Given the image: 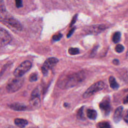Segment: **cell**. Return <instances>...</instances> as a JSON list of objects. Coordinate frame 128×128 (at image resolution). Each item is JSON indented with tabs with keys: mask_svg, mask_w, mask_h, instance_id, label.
Returning <instances> with one entry per match:
<instances>
[{
	"mask_svg": "<svg viewBox=\"0 0 128 128\" xmlns=\"http://www.w3.org/2000/svg\"><path fill=\"white\" fill-rule=\"evenodd\" d=\"M115 50L118 53H121L124 50V47L122 45L120 44H117L115 47Z\"/></svg>",
	"mask_w": 128,
	"mask_h": 128,
	"instance_id": "20",
	"label": "cell"
},
{
	"mask_svg": "<svg viewBox=\"0 0 128 128\" xmlns=\"http://www.w3.org/2000/svg\"><path fill=\"white\" fill-rule=\"evenodd\" d=\"M76 117L79 120H84V106L81 107L78 110L76 114Z\"/></svg>",
	"mask_w": 128,
	"mask_h": 128,
	"instance_id": "18",
	"label": "cell"
},
{
	"mask_svg": "<svg viewBox=\"0 0 128 128\" xmlns=\"http://www.w3.org/2000/svg\"><path fill=\"white\" fill-rule=\"evenodd\" d=\"M123 111V107L122 106H120L116 108L115 110L114 116H113V120L114 122L118 123L119 122L122 118Z\"/></svg>",
	"mask_w": 128,
	"mask_h": 128,
	"instance_id": "10",
	"label": "cell"
},
{
	"mask_svg": "<svg viewBox=\"0 0 128 128\" xmlns=\"http://www.w3.org/2000/svg\"><path fill=\"white\" fill-rule=\"evenodd\" d=\"M112 63H113L114 64H115V65H118V63H119V61H118V60L115 59V60H112Z\"/></svg>",
	"mask_w": 128,
	"mask_h": 128,
	"instance_id": "29",
	"label": "cell"
},
{
	"mask_svg": "<svg viewBox=\"0 0 128 128\" xmlns=\"http://www.w3.org/2000/svg\"><path fill=\"white\" fill-rule=\"evenodd\" d=\"M97 128H112L109 122L106 121H102L96 124Z\"/></svg>",
	"mask_w": 128,
	"mask_h": 128,
	"instance_id": "16",
	"label": "cell"
},
{
	"mask_svg": "<svg viewBox=\"0 0 128 128\" xmlns=\"http://www.w3.org/2000/svg\"><path fill=\"white\" fill-rule=\"evenodd\" d=\"M121 36V34L119 32H114L112 36V41L114 43H118L119 42Z\"/></svg>",
	"mask_w": 128,
	"mask_h": 128,
	"instance_id": "17",
	"label": "cell"
},
{
	"mask_svg": "<svg viewBox=\"0 0 128 128\" xmlns=\"http://www.w3.org/2000/svg\"><path fill=\"white\" fill-rule=\"evenodd\" d=\"M32 66V62L25 60L22 62L14 70V75L16 78H20L28 71Z\"/></svg>",
	"mask_w": 128,
	"mask_h": 128,
	"instance_id": "5",
	"label": "cell"
},
{
	"mask_svg": "<svg viewBox=\"0 0 128 128\" xmlns=\"http://www.w3.org/2000/svg\"><path fill=\"white\" fill-rule=\"evenodd\" d=\"M6 8L4 2V0H0V12H6Z\"/></svg>",
	"mask_w": 128,
	"mask_h": 128,
	"instance_id": "23",
	"label": "cell"
},
{
	"mask_svg": "<svg viewBox=\"0 0 128 128\" xmlns=\"http://www.w3.org/2000/svg\"><path fill=\"white\" fill-rule=\"evenodd\" d=\"M104 87V83L102 81L97 82L90 86L83 94V97L87 98L92 96L96 92L102 90Z\"/></svg>",
	"mask_w": 128,
	"mask_h": 128,
	"instance_id": "4",
	"label": "cell"
},
{
	"mask_svg": "<svg viewBox=\"0 0 128 128\" xmlns=\"http://www.w3.org/2000/svg\"><path fill=\"white\" fill-rule=\"evenodd\" d=\"M62 37V34H58L53 36L52 39L54 41H58Z\"/></svg>",
	"mask_w": 128,
	"mask_h": 128,
	"instance_id": "24",
	"label": "cell"
},
{
	"mask_svg": "<svg viewBox=\"0 0 128 128\" xmlns=\"http://www.w3.org/2000/svg\"><path fill=\"white\" fill-rule=\"evenodd\" d=\"M4 128H16L13 126H5Z\"/></svg>",
	"mask_w": 128,
	"mask_h": 128,
	"instance_id": "30",
	"label": "cell"
},
{
	"mask_svg": "<svg viewBox=\"0 0 128 128\" xmlns=\"http://www.w3.org/2000/svg\"><path fill=\"white\" fill-rule=\"evenodd\" d=\"M76 16H77V15L76 14L74 18H72V22H71V24H70V26H72V25L73 24H74V23H75V22H76Z\"/></svg>",
	"mask_w": 128,
	"mask_h": 128,
	"instance_id": "27",
	"label": "cell"
},
{
	"mask_svg": "<svg viewBox=\"0 0 128 128\" xmlns=\"http://www.w3.org/2000/svg\"><path fill=\"white\" fill-rule=\"evenodd\" d=\"M16 5L18 8H20L22 6V0H15Z\"/></svg>",
	"mask_w": 128,
	"mask_h": 128,
	"instance_id": "25",
	"label": "cell"
},
{
	"mask_svg": "<svg viewBox=\"0 0 128 128\" xmlns=\"http://www.w3.org/2000/svg\"><path fill=\"white\" fill-rule=\"evenodd\" d=\"M106 28V27L102 25H97V26H92L90 27V28L88 30V31L92 34H98L102 32Z\"/></svg>",
	"mask_w": 128,
	"mask_h": 128,
	"instance_id": "12",
	"label": "cell"
},
{
	"mask_svg": "<svg viewBox=\"0 0 128 128\" xmlns=\"http://www.w3.org/2000/svg\"><path fill=\"white\" fill-rule=\"evenodd\" d=\"M9 107L10 109L16 111H24L27 109L26 106H25L24 104L18 102L11 104L9 106Z\"/></svg>",
	"mask_w": 128,
	"mask_h": 128,
	"instance_id": "11",
	"label": "cell"
},
{
	"mask_svg": "<svg viewBox=\"0 0 128 128\" xmlns=\"http://www.w3.org/2000/svg\"><path fill=\"white\" fill-rule=\"evenodd\" d=\"M38 80V75L36 73L32 74L29 76V80L30 82H34L37 80Z\"/></svg>",
	"mask_w": 128,
	"mask_h": 128,
	"instance_id": "22",
	"label": "cell"
},
{
	"mask_svg": "<svg viewBox=\"0 0 128 128\" xmlns=\"http://www.w3.org/2000/svg\"><path fill=\"white\" fill-rule=\"evenodd\" d=\"M124 104H128V94H127L124 100Z\"/></svg>",
	"mask_w": 128,
	"mask_h": 128,
	"instance_id": "28",
	"label": "cell"
},
{
	"mask_svg": "<svg viewBox=\"0 0 128 128\" xmlns=\"http://www.w3.org/2000/svg\"><path fill=\"white\" fill-rule=\"evenodd\" d=\"M58 60L56 58L51 57L46 59L44 62L41 70L44 76H46L48 74V70L52 69L58 62Z\"/></svg>",
	"mask_w": 128,
	"mask_h": 128,
	"instance_id": "6",
	"label": "cell"
},
{
	"mask_svg": "<svg viewBox=\"0 0 128 128\" xmlns=\"http://www.w3.org/2000/svg\"><path fill=\"white\" fill-rule=\"evenodd\" d=\"M0 21L10 28L16 30H22V26L20 23L14 18L6 14L5 12H0Z\"/></svg>",
	"mask_w": 128,
	"mask_h": 128,
	"instance_id": "2",
	"label": "cell"
},
{
	"mask_svg": "<svg viewBox=\"0 0 128 128\" xmlns=\"http://www.w3.org/2000/svg\"><path fill=\"white\" fill-rule=\"evenodd\" d=\"M68 52L71 55H76L79 53V50L76 48H70L68 49Z\"/></svg>",
	"mask_w": 128,
	"mask_h": 128,
	"instance_id": "19",
	"label": "cell"
},
{
	"mask_svg": "<svg viewBox=\"0 0 128 128\" xmlns=\"http://www.w3.org/2000/svg\"><path fill=\"white\" fill-rule=\"evenodd\" d=\"M40 92L38 88L34 89L30 96V104L33 107L38 108L40 106Z\"/></svg>",
	"mask_w": 128,
	"mask_h": 128,
	"instance_id": "8",
	"label": "cell"
},
{
	"mask_svg": "<svg viewBox=\"0 0 128 128\" xmlns=\"http://www.w3.org/2000/svg\"><path fill=\"white\" fill-rule=\"evenodd\" d=\"M12 40V37L9 33L3 28L0 27V46L8 44Z\"/></svg>",
	"mask_w": 128,
	"mask_h": 128,
	"instance_id": "9",
	"label": "cell"
},
{
	"mask_svg": "<svg viewBox=\"0 0 128 128\" xmlns=\"http://www.w3.org/2000/svg\"><path fill=\"white\" fill-rule=\"evenodd\" d=\"M24 79L16 78L11 79L8 81L6 86V90L9 93H13L19 90L22 86Z\"/></svg>",
	"mask_w": 128,
	"mask_h": 128,
	"instance_id": "3",
	"label": "cell"
},
{
	"mask_svg": "<svg viewBox=\"0 0 128 128\" xmlns=\"http://www.w3.org/2000/svg\"><path fill=\"white\" fill-rule=\"evenodd\" d=\"M84 78L82 72L70 74L63 76L59 80L58 86L61 88H68L74 86Z\"/></svg>",
	"mask_w": 128,
	"mask_h": 128,
	"instance_id": "1",
	"label": "cell"
},
{
	"mask_svg": "<svg viewBox=\"0 0 128 128\" xmlns=\"http://www.w3.org/2000/svg\"><path fill=\"white\" fill-rule=\"evenodd\" d=\"M122 118L124 121L128 124V110H126L124 112H122Z\"/></svg>",
	"mask_w": 128,
	"mask_h": 128,
	"instance_id": "21",
	"label": "cell"
},
{
	"mask_svg": "<svg viewBox=\"0 0 128 128\" xmlns=\"http://www.w3.org/2000/svg\"><path fill=\"white\" fill-rule=\"evenodd\" d=\"M100 108L105 116H108L111 112V106L110 102V98L109 96H104L99 104Z\"/></svg>",
	"mask_w": 128,
	"mask_h": 128,
	"instance_id": "7",
	"label": "cell"
},
{
	"mask_svg": "<svg viewBox=\"0 0 128 128\" xmlns=\"http://www.w3.org/2000/svg\"><path fill=\"white\" fill-rule=\"evenodd\" d=\"M74 30H75V28H72V29H71V30H70V32H68V35H67V37H68V38L70 37V36L72 35V34H73V32H74Z\"/></svg>",
	"mask_w": 128,
	"mask_h": 128,
	"instance_id": "26",
	"label": "cell"
},
{
	"mask_svg": "<svg viewBox=\"0 0 128 128\" xmlns=\"http://www.w3.org/2000/svg\"><path fill=\"white\" fill-rule=\"evenodd\" d=\"M86 116L90 119L94 120L96 118L97 112L94 110L88 109L86 110Z\"/></svg>",
	"mask_w": 128,
	"mask_h": 128,
	"instance_id": "15",
	"label": "cell"
},
{
	"mask_svg": "<svg viewBox=\"0 0 128 128\" xmlns=\"http://www.w3.org/2000/svg\"><path fill=\"white\" fill-rule=\"evenodd\" d=\"M108 81L110 83V86L112 89L114 90H116L118 89V88H119V84L116 82L115 78L114 76H110L108 78Z\"/></svg>",
	"mask_w": 128,
	"mask_h": 128,
	"instance_id": "14",
	"label": "cell"
},
{
	"mask_svg": "<svg viewBox=\"0 0 128 128\" xmlns=\"http://www.w3.org/2000/svg\"><path fill=\"white\" fill-rule=\"evenodd\" d=\"M14 124L20 128H24L28 124L27 120L23 118H16L14 120Z\"/></svg>",
	"mask_w": 128,
	"mask_h": 128,
	"instance_id": "13",
	"label": "cell"
}]
</instances>
